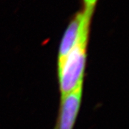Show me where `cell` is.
<instances>
[{"label":"cell","mask_w":129,"mask_h":129,"mask_svg":"<svg viewBox=\"0 0 129 129\" xmlns=\"http://www.w3.org/2000/svg\"><path fill=\"white\" fill-rule=\"evenodd\" d=\"M89 38L78 42L61 60H57V76L62 95L83 86Z\"/></svg>","instance_id":"6da1fadb"},{"label":"cell","mask_w":129,"mask_h":129,"mask_svg":"<svg viewBox=\"0 0 129 129\" xmlns=\"http://www.w3.org/2000/svg\"><path fill=\"white\" fill-rule=\"evenodd\" d=\"M83 86L61 96L58 119L55 129H73L78 115Z\"/></svg>","instance_id":"7a4b0ae2"}]
</instances>
